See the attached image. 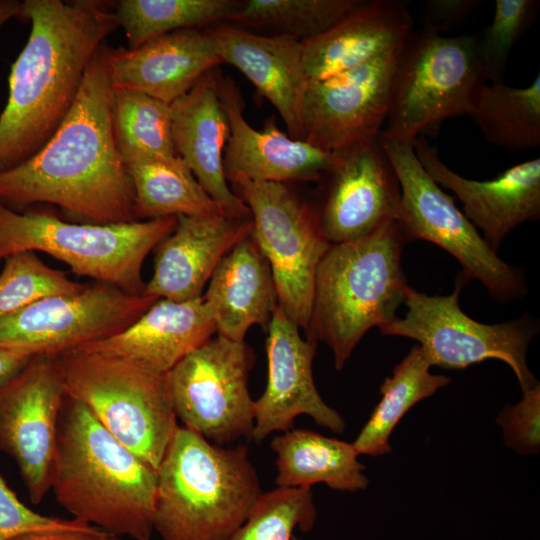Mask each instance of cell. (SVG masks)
<instances>
[{"label":"cell","mask_w":540,"mask_h":540,"mask_svg":"<svg viewBox=\"0 0 540 540\" xmlns=\"http://www.w3.org/2000/svg\"><path fill=\"white\" fill-rule=\"evenodd\" d=\"M107 48L105 42L94 54L52 137L26 161L0 171V204L15 211L36 203L56 205L93 224L138 221L114 137Z\"/></svg>","instance_id":"obj_1"},{"label":"cell","mask_w":540,"mask_h":540,"mask_svg":"<svg viewBox=\"0 0 540 540\" xmlns=\"http://www.w3.org/2000/svg\"><path fill=\"white\" fill-rule=\"evenodd\" d=\"M31 24L0 114V171L33 156L61 125L96 51L119 26L107 1L25 0Z\"/></svg>","instance_id":"obj_2"},{"label":"cell","mask_w":540,"mask_h":540,"mask_svg":"<svg viewBox=\"0 0 540 540\" xmlns=\"http://www.w3.org/2000/svg\"><path fill=\"white\" fill-rule=\"evenodd\" d=\"M157 480L84 404L65 396L51 476L59 505L111 535L150 540Z\"/></svg>","instance_id":"obj_3"},{"label":"cell","mask_w":540,"mask_h":540,"mask_svg":"<svg viewBox=\"0 0 540 540\" xmlns=\"http://www.w3.org/2000/svg\"><path fill=\"white\" fill-rule=\"evenodd\" d=\"M153 528L162 540H227L263 493L246 445L180 427L157 469Z\"/></svg>","instance_id":"obj_4"},{"label":"cell","mask_w":540,"mask_h":540,"mask_svg":"<svg viewBox=\"0 0 540 540\" xmlns=\"http://www.w3.org/2000/svg\"><path fill=\"white\" fill-rule=\"evenodd\" d=\"M407 242L392 220L357 240L332 244L317 269L307 338L331 349L337 370L372 327L393 321L408 287Z\"/></svg>","instance_id":"obj_5"},{"label":"cell","mask_w":540,"mask_h":540,"mask_svg":"<svg viewBox=\"0 0 540 540\" xmlns=\"http://www.w3.org/2000/svg\"><path fill=\"white\" fill-rule=\"evenodd\" d=\"M66 395L157 471L178 428L168 374L118 357L73 349L55 356Z\"/></svg>","instance_id":"obj_6"},{"label":"cell","mask_w":540,"mask_h":540,"mask_svg":"<svg viewBox=\"0 0 540 540\" xmlns=\"http://www.w3.org/2000/svg\"><path fill=\"white\" fill-rule=\"evenodd\" d=\"M177 223L176 217L128 223H70L51 213H21L0 204V261L22 251H41L82 276L143 294L142 266Z\"/></svg>","instance_id":"obj_7"},{"label":"cell","mask_w":540,"mask_h":540,"mask_svg":"<svg viewBox=\"0 0 540 540\" xmlns=\"http://www.w3.org/2000/svg\"><path fill=\"white\" fill-rule=\"evenodd\" d=\"M486 82L476 36L413 31L398 55L381 134L413 143L432 135L444 120L468 115Z\"/></svg>","instance_id":"obj_8"},{"label":"cell","mask_w":540,"mask_h":540,"mask_svg":"<svg viewBox=\"0 0 540 540\" xmlns=\"http://www.w3.org/2000/svg\"><path fill=\"white\" fill-rule=\"evenodd\" d=\"M383 147L396 172L401 201L397 222L407 241H429L450 253L462 266L466 280L481 282L500 302L527 293L524 273L498 257L475 226L425 171L413 142L380 133Z\"/></svg>","instance_id":"obj_9"},{"label":"cell","mask_w":540,"mask_h":540,"mask_svg":"<svg viewBox=\"0 0 540 540\" xmlns=\"http://www.w3.org/2000/svg\"><path fill=\"white\" fill-rule=\"evenodd\" d=\"M466 281L460 273L453 292L446 296H430L408 286L405 315L379 328L381 334L416 340L431 366L464 369L500 360L513 370L522 391L532 387L538 381L528 368L526 353L539 332L538 322L528 312L504 323L475 321L459 306Z\"/></svg>","instance_id":"obj_10"},{"label":"cell","mask_w":540,"mask_h":540,"mask_svg":"<svg viewBox=\"0 0 540 540\" xmlns=\"http://www.w3.org/2000/svg\"><path fill=\"white\" fill-rule=\"evenodd\" d=\"M232 188L250 211V235L270 266L278 304L307 330L317 269L332 245L319 216L284 183L243 181Z\"/></svg>","instance_id":"obj_11"},{"label":"cell","mask_w":540,"mask_h":540,"mask_svg":"<svg viewBox=\"0 0 540 540\" xmlns=\"http://www.w3.org/2000/svg\"><path fill=\"white\" fill-rule=\"evenodd\" d=\"M252 349L217 334L186 355L168 373L175 414L184 427L223 446L254 429V400L248 388Z\"/></svg>","instance_id":"obj_12"},{"label":"cell","mask_w":540,"mask_h":540,"mask_svg":"<svg viewBox=\"0 0 540 540\" xmlns=\"http://www.w3.org/2000/svg\"><path fill=\"white\" fill-rule=\"evenodd\" d=\"M158 299L96 282L49 296L0 319V347L57 356L116 335Z\"/></svg>","instance_id":"obj_13"},{"label":"cell","mask_w":540,"mask_h":540,"mask_svg":"<svg viewBox=\"0 0 540 540\" xmlns=\"http://www.w3.org/2000/svg\"><path fill=\"white\" fill-rule=\"evenodd\" d=\"M65 396L55 356L34 355L0 384V450L15 461L35 504L51 489Z\"/></svg>","instance_id":"obj_14"},{"label":"cell","mask_w":540,"mask_h":540,"mask_svg":"<svg viewBox=\"0 0 540 540\" xmlns=\"http://www.w3.org/2000/svg\"><path fill=\"white\" fill-rule=\"evenodd\" d=\"M400 51L324 80L308 81L301 108L302 140L335 153L380 134Z\"/></svg>","instance_id":"obj_15"},{"label":"cell","mask_w":540,"mask_h":540,"mask_svg":"<svg viewBox=\"0 0 540 540\" xmlns=\"http://www.w3.org/2000/svg\"><path fill=\"white\" fill-rule=\"evenodd\" d=\"M334 154L319 214L328 242L357 240L397 220L401 190L380 134Z\"/></svg>","instance_id":"obj_16"},{"label":"cell","mask_w":540,"mask_h":540,"mask_svg":"<svg viewBox=\"0 0 540 540\" xmlns=\"http://www.w3.org/2000/svg\"><path fill=\"white\" fill-rule=\"evenodd\" d=\"M299 329L278 304L266 329L267 384L254 400L251 440L256 443L275 431L292 429L300 415L335 433L345 431L343 417L325 403L314 382L316 342L303 339Z\"/></svg>","instance_id":"obj_17"},{"label":"cell","mask_w":540,"mask_h":540,"mask_svg":"<svg viewBox=\"0 0 540 540\" xmlns=\"http://www.w3.org/2000/svg\"><path fill=\"white\" fill-rule=\"evenodd\" d=\"M219 96L229 123L224 172L231 184L320 180L334 165L335 154L294 139L279 129L274 117L261 130L243 115V98L235 81L220 73Z\"/></svg>","instance_id":"obj_18"},{"label":"cell","mask_w":540,"mask_h":540,"mask_svg":"<svg viewBox=\"0 0 540 540\" xmlns=\"http://www.w3.org/2000/svg\"><path fill=\"white\" fill-rule=\"evenodd\" d=\"M414 151L429 176L454 193L464 215L488 246L497 253L518 225L540 217V158L520 162L490 180L465 178L450 169L425 136L414 141Z\"/></svg>","instance_id":"obj_19"},{"label":"cell","mask_w":540,"mask_h":540,"mask_svg":"<svg viewBox=\"0 0 540 540\" xmlns=\"http://www.w3.org/2000/svg\"><path fill=\"white\" fill-rule=\"evenodd\" d=\"M176 218L172 233L157 246L143 294L181 302L202 296L220 260L251 234L252 219L227 213Z\"/></svg>","instance_id":"obj_20"},{"label":"cell","mask_w":540,"mask_h":540,"mask_svg":"<svg viewBox=\"0 0 540 540\" xmlns=\"http://www.w3.org/2000/svg\"><path fill=\"white\" fill-rule=\"evenodd\" d=\"M107 62L114 89L142 92L169 105L223 63L206 27L171 32L133 50L108 47Z\"/></svg>","instance_id":"obj_21"},{"label":"cell","mask_w":540,"mask_h":540,"mask_svg":"<svg viewBox=\"0 0 540 540\" xmlns=\"http://www.w3.org/2000/svg\"><path fill=\"white\" fill-rule=\"evenodd\" d=\"M219 76L217 68L210 70L170 104L174 149L205 192L228 214L251 217L224 172L229 123L219 96Z\"/></svg>","instance_id":"obj_22"},{"label":"cell","mask_w":540,"mask_h":540,"mask_svg":"<svg viewBox=\"0 0 540 540\" xmlns=\"http://www.w3.org/2000/svg\"><path fill=\"white\" fill-rule=\"evenodd\" d=\"M223 63L241 71L279 112L287 133L302 140L301 108L308 79L302 42L227 22L206 27Z\"/></svg>","instance_id":"obj_23"},{"label":"cell","mask_w":540,"mask_h":540,"mask_svg":"<svg viewBox=\"0 0 540 540\" xmlns=\"http://www.w3.org/2000/svg\"><path fill=\"white\" fill-rule=\"evenodd\" d=\"M214 333L216 324L202 296L181 302L158 299L122 332L76 349L122 358L149 371L168 374Z\"/></svg>","instance_id":"obj_24"},{"label":"cell","mask_w":540,"mask_h":540,"mask_svg":"<svg viewBox=\"0 0 540 540\" xmlns=\"http://www.w3.org/2000/svg\"><path fill=\"white\" fill-rule=\"evenodd\" d=\"M413 32L406 4L394 0L364 3L319 36L302 42L308 81H320L402 49Z\"/></svg>","instance_id":"obj_25"},{"label":"cell","mask_w":540,"mask_h":540,"mask_svg":"<svg viewBox=\"0 0 540 540\" xmlns=\"http://www.w3.org/2000/svg\"><path fill=\"white\" fill-rule=\"evenodd\" d=\"M202 297L221 336L243 342L251 326L267 329L278 297L270 266L251 235L220 260Z\"/></svg>","instance_id":"obj_26"},{"label":"cell","mask_w":540,"mask_h":540,"mask_svg":"<svg viewBox=\"0 0 540 540\" xmlns=\"http://www.w3.org/2000/svg\"><path fill=\"white\" fill-rule=\"evenodd\" d=\"M275 484L282 488H311L324 483L331 489L364 490L369 479L353 443L307 429H290L273 438Z\"/></svg>","instance_id":"obj_27"},{"label":"cell","mask_w":540,"mask_h":540,"mask_svg":"<svg viewBox=\"0 0 540 540\" xmlns=\"http://www.w3.org/2000/svg\"><path fill=\"white\" fill-rule=\"evenodd\" d=\"M124 166L133 187L138 220L227 213L178 155L137 158Z\"/></svg>","instance_id":"obj_28"},{"label":"cell","mask_w":540,"mask_h":540,"mask_svg":"<svg viewBox=\"0 0 540 540\" xmlns=\"http://www.w3.org/2000/svg\"><path fill=\"white\" fill-rule=\"evenodd\" d=\"M420 346L412 347L381 387V400L353 442L359 455L382 456L391 451L389 438L402 417L418 402L448 385L451 379L432 374Z\"/></svg>","instance_id":"obj_29"},{"label":"cell","mask_w":540,"mask_h":540,"mask_svg":"<svg viewBox=\"0 0 540 540\" xmlns=\"http://www.w3.org/2000/svg\"><path fill=\"white\" fill-rule=\"evenodd\" d=\"M485 140L516 152L540 147V75L526 87L484 83L468 113Z\"/></svg>","instance_id":"obj_30"},{"label":"cell","mask_w":540,"mask_h":540,"mask_svg":"<svg viewBox=\"0 0 540 540\" xmlns=\"http://www.w3.org/2000/svg\"><path fill=\"white\" fill-rule=\"evenodd\" d=\"M241 1L236 0H120L115 7L118 26L129 50L156 37L189 28L230 22Z\"/></svg>","instance_id":"obj_31"},{"label":"cell","mask_w":540,"mask_h":540,"mask_svg":"<svg viewBox=\"0 0 540 540\" xmlns=\"http://www.w3.org/2000/svg\"><path fill=\"white\" fill-rule=\"evenodd\" d=\"M363 3V0H245L240 2L230 22L303 42L326 32Z\"/></svg>","instance_id":"obj_32"},{"label":"cell","mask_w":540,"mask_h":540,"mask_svg":"<svg viewBox=\"0 0 540 540\" xmlns=\"http://www.w3.org/2000/svg\"><path fill=\"white\" fill-rule=\"evenodd\" d=\"M113 131L123 163L137 158L177 155L170 105L145 93L114 89Z\"/></svg>","instance_id":"obj_33"},{"label":"cell","mask_w":540,"mask_h":540,"mask_svg":"<svg viewBox=\"0 0 540 540\" xmlns=\"http://www.w3.org/2000/svg\"><path fill=\"white\" fill-rule=\"evenodd\" d=\"M317 510L311 488H282L263 492L246 521L227 540H291L298 528L310 531Z\"/></svg>","instance_id":"obj_34"},{"label":"cell","mask_w":540,"mask_h":540,"mask_svg":"<svg viewBox=\"0 0 540 540\" xmlns=\"http://www.w3.org/2000/svg\"><path fill=\"white\" fill-rule=\"evenodd\" d=\"M4 260L0 273V319L40 299L78 292L85 285L51 268L33 251L18 252Z\"/></svg>","instance_id":"obj_35"},{"label":"cell","mask_w":540,"mask_h":540,"mask_svg":"<svg viewBox=\"0 0 540 540\" xmlns=\"http://www.w3.org/2000/svg\"><path fill=\"white\" fill-rule=\"evenodd\" d=\"M538 0H496L491 24L476 36L477 52L488 83H504L509 55L537 18Z\"/></svg>","instance_id":"obj_36"},{"label":"cell","mask_w":540,"mask_h":540,"mask_svg":"<svg viewBox=\"0 0 540 540\" xmlns=\"http://www.w3.org/2000/svg\"><path fill=\"white\" fill-rule=\"evenodd\" d=\"M506 447L520 455L540 450V383L522 391V399L505 405L496 418Z\"/></svg>","instance_id":"obj_37"},{"label":"cell","mask_w":540,"mask_h":540,"mask_svg":"<svg viewBox=\"0 0 540 540\" xmlns=\"http://www.w3.org/2000/svg\"><path fill=\"white\" fill-rule=\"evenodd\" d=\"M89 524L41 515L24 505L0 476V540L34 531L75 529Z\"/></svg>","instance_id":"obj_38"},{"label":"cell","mask_w":540,"mask_h":540,"mask_svg":"<svg viewBox=\"0 0 540 540\" xmlns=\"http://www.w3.org/2000/svg\"><path fill=\"white\" fill-rule=\"evenodd\" d=\"M480 0H429L424 2V29L440 33L465 20L481 5Z\"/></svg>","instance_id":"obj_39"},{"label":"cell","mask_w":540,"mask_h":540,"mask_svg":"<svg viewBox=\"0 0 540 540\" xmlns=\"http://www.w3.org/2000/svg\"><path fill=\"white\" fill-rule=\"evenodd\" d=\"M9 540H122L94 526L75 529L34 531L19 534Z\"/></svg>","instance_id":"obj_40"},{"label":"cell","mask_w":540,"mask_h":540,"mask_svg":"<svg viewBox=\"0 0 540 540\" xmlns=\"http://www.w3.org/2000/svg\"><path fill=\"white\" fill-rule=\"evenodd\" d=\"M33 356L24 349L0 347V384L19 372Z\"/></svg>","instance_id":"obj_41"},{"label":"cell","mask_w":540,"mask_h":540,"mask_svg":"<svg viewBox=\"0 0 540 540\" xmlns=\"http://www.w3.org/2000/svg\"><path fill=\"white\" fill-rule=\"evenodd\" d=\"M21 2L16 0L0 1V29L10 19L20 17Z\"/></svg>","instance_id":"obj_42"}]
</instances>
